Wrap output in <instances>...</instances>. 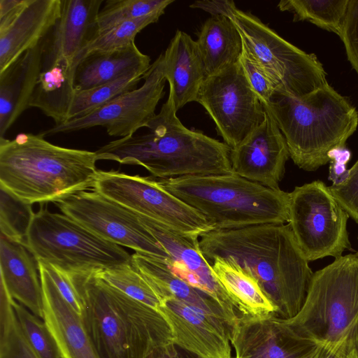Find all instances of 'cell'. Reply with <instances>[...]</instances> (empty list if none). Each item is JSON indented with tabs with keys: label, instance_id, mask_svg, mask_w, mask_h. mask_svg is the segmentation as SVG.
Returning a JSON list of instances; mask_svg holds the SVG:
<instances>
[{
	"label": "cell",
	"instance_id": "44",
	"mask_svg": "<svg viewBox=\"0 0 358 358\" xmlns=\"http://www.w3.org/2000/svg\"></svg>",
	"mask_w": 358,
	"mask_h": 358
},
{
	"label": "cell",
	"instance_id": "1",
	"mask_svg": "<svg viewBox=\"0 0 358 358\" xmlns=\"http://www.w3.org/2000/svg\"><path fill=\"white\" fill-rule=\"evenodd\" d=\"M199 247L208 262L220 258L251 275L276 317L288 320L301 310L313 273L288 224L213 229L199 237Z\"/></svg>",
	"mask_w": 358,
	"mask_h": 358
},
{
	"label": "cell",
	"instance_id": "17",
	"mask_svg": "<svg viewBox=\"0 0 358 358\" xmlns=\"http://www.w3.org/2000/svg\"><path fill=\"white\" fill-rule=\"evenodd\" d=\"M262 123L236 147L230 161L234 173L271 189H280L289 153L286 141L265 109Z\"/></svg>",
	"mask_w": 358,
	"mask_h": 358
},
{
	"label": "cell",
	"instance_id": "33",
	"mask_svg": "<svg viewBox=\"0 0 358 358\" xmlns=\"http://www.w3.org/2000/svg\"><path fill=\"white\" fill-rule=\"evenodd\" d=\"M0 287V358H39L19 326L13 299L2 284Z\"/></svg>",
	"mask_w": 358,
	"mask_h": 358
},
{
	"label": "cell",
	"instance_id": "20",
	"mask_svg": "<svg viewBox=\"0 0 358 358\" xmlns=\"http://www.w3.org/2000/svg\"><path fill=\"white\" fill-rule=\"evenodd\" d=\"M61 10L62 0H27L13 17L0 22V73L44 39Z\"/></svg>",
	"mask_w": 358,
	"mask_h": 358
},
{
	"label": "cell",
	"instance_id": "37",
	"mask_svg": "<svg viewBox=\"0 0 358 358\" xmlns=\"http://www.w3.org/2000/svg\"><path fill=\"white\" fill-rule=\"evenodd\" d=\"M238 62L254 92L263 105H266L275 92L277 86L265 70L250 56L243 46Z\"/></svg>",
	"mask_w": 358,
	"mask_h": 358
},
{
	"label": "cell",
	"instance_id": "29",
	"mask_svg": "<svg viewBox=\"0 0 358 358\" xmlns=\"http://www.w3.org/2000/svg\"><path fill=\"white\" fill-rule=\"evenodd\" d=\"M349 0H283L278 3L281 11L294 14V22L307 20L340 35Z\"/></svg>",
	"mask_w": 358,
	"mask_h": 358
},
{
	"label": "cell",
	"instance_id": "16",
	"mask_svg": "<svg viewBox=\"0 0 358 358\" xmlns=\"http://www.w3.org/2000/svg\"><path fill=\"white\" fill-rule=\"evenodd\" d=\"M157 310L177 345L202 358H233V327L225 320L171 296L164 298Z\"/></svg>",
	"mask_w": 358,
	"mask_h": 358
},
{
	"label": "cell",
	"instance_id": "2",
	"mask_svg": "<svg viewBox=\"0 0 358 358\" xmlns=\"http://www.w3.org/2000/svg\"><path fill=\"white\" fill-rule=\"evenodd\" d=\"M172 95L150 122L148 131L110 141L95 151L98 160L139 165L159 178L233 173L231 148L185 127Z\"/></svg>",
	"mask_w": 358,
	"mask_h": 358
},
{
	"label": "cell",
	"instance_id": "5",
	"mask_svg": "<svg viewBox=\"0 0 358 358\" xmlns=\"http://www.w3.org/2000/svg\"><path fill=\"white\" fill-rule=\"evenodd\" d=\"M264 108L282 132L294 164L315 171L344 147L358 126V112L329 83L306 95L275 92Z\"/></svg>",
	"mask_w": 358,
	"mask_h": 358
},
{
	"label": "cell",
	"instance_id": "3",
	"mask_svg": "<svg viewBox=\"0 0 358 358\" xmlns=\"http://www.w3.org/2000/svg\"><path fill=\"white\" fill-rule=\"evenodd\" d=\"M95 152L52 144L41 134L0 138V186L23 201H63L92 189L98 170Z\"/></svg>",
	"mask_w": 358,
	"mask_h": 358
},
{
	"label": "cell",
	"instance_id": "26",
	"mask_svg": "<svg viewBox=\"0 0 358 358\" xmlns=\"http://www.w3.org/2000/svg\"><path fill=\"white\" fill-rule=\"evenodd\" d=\"M150 58L143 54L135 42L117 50L94 52L78 65L74 84L76 90L91 89L113 81L136 69L150 68Z\"/></svg>",
	"mask_w": 358,
	"mask_h": 358
},
{
	"label": "cell",
	"instance_id": "13",
	"mask_svg": "<svg viewBox=\"0 0 358 358\" xmlns=\"http://www.w3.org/2000/svg\"><path fill=\"white\" fill-rule=\"evenodd\" d=\"M55 204L63 214L104 240L167 262L171 260L137 213L93 189L73 194Z\"/></svg>",
	"mask_w": 358,
	"mask_h": 358
},
{
	"label": "cell",
	"instance_id": "10",
	"mask_svg": "<svg viewBox=\"0 0 358 358\" xmlns=\"http://www.w3.org/2000/svg\"><path fill=\"white\" fill-rule=\"evenodd\" d=\"M348 214L321 180L289 192L288 224L302 253L310 261L335 259L350 249Z\"/></svg>",
	"mask_w": 358,
	"mask_h": 358
},
{
	"label": "cell",
	"instance_id": "27",
	"mask_svg": "<svg viewBox=\"0 0 358 358\" xmlns=\"http://www.w3.org/2000/svg\"><path fill=\"white\" fill-rule=\"evenodd\" d=\"M196 43L206 77L238 62L243 48L237 27L224 15L207 19L198 33Z\"/></svg>",
	"mask_w": 358,
	"mask_h": 358
},
{
	"label": "cell",
	"instance_id": "25",
	"mask_svg": "<svg viewBox=\"0 0 358 358\" xmlns=\"http://www.w3.org/2000/svg\"><path fill=\"white\" fill-rule=\"evenodd\" d=\"M131 262L147 278L162 300L173 296L185 303L229 323L232 327L238 320L234 319L213 297L194 287L173 273L167 261L136 252Z\"/></svg>",
	"mask_w": 358,
	"mask_h": 358
},
{
	"label": "cell",
	"instance_id": "11",
	"mask_svg": "<svg viewBox=\"0 0 358 358\" xmlns=\"http://www.w3.org/2000/svg\"><path fill=\"white\" fill-rule=\"evenodd\" d=\"M92 189L138 215L187 235L199 238L214 229L201 213L149 177L98 170Z\"/></svg>",
	"mask_w": 358,
	"mask_h": 358
},
{
	"label": "cell",
	"instance_id": "32",
	"mask_svg": "<svg viewBox=\"0 0 358 358\" xmlns=\"http://www.w3.org/2000/svg\"><path fill=\"white\" fill-rule=\"evenodd\" d=\"M174 0H107L96 18V35L124 22L165 11Z\"/></svg>",
	"mask_w": 358,
	"mask_h": 358
},
{
	"label": "cell",
	"instance_id": "7",
	"mask_svg": "<svg viewBox=\"0 0 358 358\" xmlns=\"http://www.w3.org/2000/svg\"><path fill=\"white\" fill-rule=\"evenodd\" d=\"M284 320L316 345L341 339L358 321V252L336 258L313 273L301 310Z\"/></svg>",
	"mask_w": 358,
	"mask_h": 358
},
{
	"label": "cell",
	"instance_id": "21",
	"mask_svg": "<svg viewBox=\"0 0 358 358\" xmlns=\"http://www.w3.org/2000/svg\"><path fill=\"white\" fill-rule=\"evenodd\" d=\"M1 283L8 294L43 320V294L38 262L25 242L0 236Z\"/></svg>",
	"mask_w": 358,
	"mask_h": 358
},
{
	"label": "cell",
	"instance_id": "18",
	"mask_svg": "<svg viewBox=\"0 0 358 358\" xmlns=\"http://www.w3.org/2000/svg\"><path fill=\"white\" fill-rule=\"evenodd\" d=\"M231 343L234 358H306L316 345L274 315H243L232 328Z\"/></svg>",
	"mask_w": 358,
	"mask_h": 358
},
{
	"label": "cell",
	"instance_id": "36",
	"mask_svg": "<svg viewBox=\"0 0 358 358\" xmlns=\"http://www.w3.org/2000/svg\"><path fill=\"white\" fill-rule=\"evenodd\" d=\"M31 204L0 186L1 234L21 242L26 238L34 216Z\"/></svg>",
	"mask_w": 358,
	"mask_h": 358
},
{
	"label": "cell",
	"instance_id": "38",
	"mask_svg": "<svg viewBox=\"0 0 358 358\" xmlns=\"http://www.w3.org/2000/svg\"><path fill=\"white\" fill-rule=\"evenodd\" d=\"M306 358H358V321L338 341L315 345Z\"/></svg>",
	"mask_w": 358,
	"mask_h": 358
},
{
	"label": "cell",
	"instance_id": "43",
	"mask_svg": "<svg viewBox=\"0 0 358 358\" xmlns=\"http://www.w3.org/2000/svg\"><path fill=\"white\" fill-rule=\"evenodd\" d=\"M189 7L203 10L211 16L224 15L228 17L232 10L236 8L235 3L230 0L196 1Z\"/></svg>",
	"mask_w": 358,
	"mask_h": 358
},
{
	"label": "cell",
	"instance_id": "22",
	"mask_svg": "<svg viewBox=\"0 0 358 358\" xmlns=\"http://www.w3.org/2000/svg\"><path fill=\"white\" fill-rule=\"evenodd\" d=\"M43 294V320L62 358H99L81 316L66 302L48 273L38 266Z\"/></svg>",
	"mask_w": 358,
	"mask_h": 358
},
{
	"label": "cell",
	"instance_id": "4",
	"mask_svg": "<svg viewBox=\"0 0 358 358\" xmlns=\"http://www.w3.org/2000/svg\"><path fill=\"white\" fill-rule=\"evenodd\" d=\"M75 279L83 299L80 316L99 358H145L172 341L170 327L158 310L95 275Z\"/></svg>",
	"mask_w": 358,
	"mask_h": 358
},
{
	"label": "cell",
	"instance_id": "12",
	"mask_svg": "<svg viewBox=\"0 0 358 358\" xmlns=\"http://www.w3.org/2000/svg\"><path fill=\"white\" fill-rule=\"evenodd\" d=\"M196 102L205 108L217 134L231 148L258 127L266 113L239 62L206 77Z\"/></svg>",
	"mask_w": 358,
	"mask_h": 358
},
{
	"label": "cell",
	"instance_id": "30",
	"mask_svg": "<svg viewBox=\"0 0 358 358\" xmlns=\"http://www.w3.org/2000/svg\"><path fill=\"white\" fill-rule=\"evenodd\" d=\"M149 69H136L99 86L76 90L68 120L89 114L123 93L137 88L138 83L143 79Z\"/></svg>",
	"mask_w": 358,
	"mask_h": 358
},
{
	"label": "cell",
	"instance_id": "39",
	"mask_svg": "<svg viewBox=\"0 0 358 358\" xmlns=\"http://www.w3.org/2000/svg\"><path fill=\"white\" fill-rule=\"evenodd\" d=\"M329 187L348 215L358 223V160L349 169L343 182Z\"/></svg>",
	"mask_w": 358,
	"mask_h": 358
},
{
	"label": "cell",
	"instance_id": "34",
	"mask_svg": "<svg viewBox=\"0 0 358 358\" xmlns=\"http://www.w3.org/2000/svg\"><path fill=\"white\" fill-rule=\"evenodd\" d=\"M165 11H159L141 18L118 24L110 29L95 36L84 47L76 60V66L88 55L111 51L124 48L133 42L144 28L157 22Z\"/></svg>",
	"mask_w": 358,
	"mask_h": 358
},
{
	"label": "cell",
	"instance_id": "23",
	"mask_svg": "<svg viewBox=\"0 0 358 358\" xmlns=\"http://www.w3.org/2000/svg\"><path fill=\"white\" fill-rule=\"evenodd\" d=\"M163 61L164 76L176 110L196 101L206 76L196 41L185 32L176 31L163 54Z\"/></svg>",
	"mask_w": 358,
	"mask_h": 358
},
{
	"label": "cell",
	"instance_id": "24",
	"mask_svg": "<svg viewBox=\"0 0 358 358\" xmlns=\"http://www.w3.org/2000/svg\"><path fill=\"white\" fill-rule=\"evenodd\" d=\"M42 41L0 73V138L29 108L41 69Z\"/></svg>",
	"mask_w": 358,
	"mask_h": 358
},
{
	"label": "cell",
	"instance_id": "19",
	"mask_svg": "<svg viewBox=\"0 0 358 358\" xmlns=\"http://www.w3.org/2000/svg\"><path fill=\"white\" fill-rule=\"evenodd\" d=\"M103 0H62L59 18L42 41L41 64H73L96 35L97 15Z\"/></svg>",
	"mask_w": 358,
	"mask_h": 358
},
{
	"label": "cell",
	"instance_id": "15",
	"mask_svg": "<svg viewBox=\"0 0 358 358\" xmlns=\"http://www.w3.org/2000/svg\"><path fill=\"white\" fill-rule=\"evenodd\" d=\"M138 217L169 254L171 260L166 263L173 273L210 295L234 319L238 320L242 315L203 255L199 237L180 233L150 217L141 215Z\"/></svg>",
	"mask_w": 358,
	"mask_h": 358
},
{
	"label": "cell",
	"instance_id": "28",
	"mask_svg": "<svg viewBox=\"0 0 358 358\" xmlns=\"http://www.w3.org/2000/svg\"><path fill=\"white\" fill-rule=\"evenodd\" d=\"M219 282L242 315H274L275 308L257 281L238 265L220 258L209 262Z\"/></svg>",
	"mask_w": 358,
	"mask_h": 358
},
{
	"label": "cell",
	"instance_id": "31",
	"mask_svg": "<svg viewBox=\"0 0 358 358\" xmlns=\"http://www.w3.org/2000/svg\"><path fill=\"white\" fill-rule=\"evenodd\" d=\"M94 275L132 299L157 310L162 301V297L131 260L106 268Z\"/></svg>",
	"mask_w": 358,
	"mask_h": 358
},
{
	"label": "cell",
	"instance_id": "9",
	"mask_svg": "<svg viewBox=\"0 0 358 358\" xmlns=\"http://www.w3.org/2000/svg\"><path fill=\"white\" fill-rule=\"evenodd\" d=\"M229 17L237 27L246 50L275 83L277 92L302 96L328 83L315 55L289 43L255 15L236 7Z\"/></svg>",
	"mask_w": 358,
	"mask_h": 358
},
{
	"label": "cell",
	"instance_id": "42",
	"mask_svg": "<svg viewBox=\"0 0 358 358\" xmlns=\"http://www.w3.org/2000/svg\"><path fill=\"white\" fill-rule=\"evenodd\" d=\"M145 358H202L182 348L173 341L155 348Z\"/></svg>",
	"mask_w": 358,
	"mask_h": 358
},
{
	"label": "cell",
	"instance_id": "35",
	"mask_svg": "<svg viewBox=\"0 0 358 358\" xmlns=\"http://www.w3.org/2000/svg\"><path fill=\"white\" fill-rule=\"evenodd\" d=\"M12 305L24 337L39 358H62L57 343L44 320L14 299Z\"/></svg>",
	"mask_w": 358,
	"mask_h": 358
},
{
	"label": "cell",
	"instance_id": "40",
	"mask_svg": "<svg viewBox=\"0 0 358 358\" xmlns=\"http://www.w3.org/2000/svg\"><path fill=\"white\" fill-rule=\"evenodd\" d=\"M339 37L348 59L358 76V0H349Z\"/></svg>",
	"mask_w": 358,
	"mask_h": 358
},
{
	"label": "cell",
	"instance_id": "41",
	"mask_svg": "<svg viewBox=\"0 0 358 358\" xmlns=\"http://www.w3.org/2000/svg\"><path fill=\"white\" fill-rule=\"evenodd\" d=\"M350 157V152L345 146L335 148L330 152L329 179L333 182L332 185L340 184L348 177L349 169H346V166Z\"/></svg>",
	"mask_w": 358,
	"mask_h": 358
},
{
	"label": "cell",
	"instance_id": "8",
	"mask_svg": "<svg viewBox=\"0 0 358 358\" xmlns=\"http://www.w3.org/2000/svg\"><path fill=\"white\" fill-rule=\"evenodd\" d=\"M26 244L38 261L78 277L94 275L131 260L120 245L103 239L64 214L43 208L34 214Z\"/></svg>",
	"mask_w": 358,
	"mask_h": 358
},
{
	"label": "cell",
	"instance_id": "14",
	"mask_svg": "<svg viewBox=\"0 0 358 358\" xmlns=\"http://www.w3.org/2000/svg\"><path fill=\"white\" fill-rule=\"evenodd\" d=\"M143 80L140 87L123 93L89 114L55 124L41 134L45 137L102 127L110 136L134 135L139 129L147 128L165 94L163 54L151 64Z\"/></svg>",
	"mask_w": 358,
	"mask_h": 358
},
{
	"label": "cell",
	"instance_id": "6",
	"mask_svg": "<svg viewBox=\"0 0 358 358\" xmlns=\"http://www.w3.org/2000/svg\"><path fill=\"white\" fill-rule=\"evenodd\" d=\"M155 180L201 213L214 229L289 221V192L266 187L234 173Z\"/></svg>",
	"mask_w": 358,
	"mask_h": 358
}]
</instances>
